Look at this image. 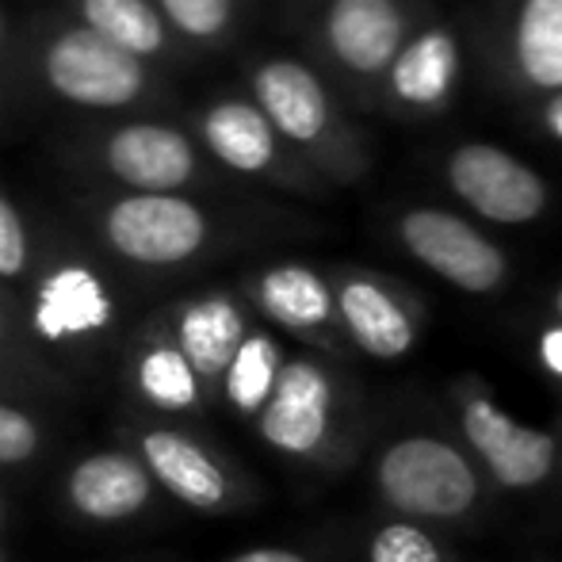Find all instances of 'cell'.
Wrapping results in <instances>:
<instances>
[{
    "label": "cell",
    "mask_w": 562,
    "mask_h": 562,
    "mask_svg": "<svg viewBox=\"0 0 562 562\" xmlns=\"http://www.w3.org/2000/svg\"><path fill=\"white\" fill-rule=\"evenodd\" d=\"M520 69L543 89H562V0H528L517 27Z\"/></svg>",
    "instance_id": "21"
},
{
    "label": "cell",
    "mask_w": 562,
    "mask_h": 562,
    "mask_svg": "<svg viewBox=\"0 0 562 562\" xmlns=\"http://www.w3.org/2000/svg\"><path fill=\"white\" fill-rule=\"evenodd\" d=\"M200 142L157 119H126L97 138V169L123 192L184 195L200 177Z\"/></svg>",
    "instance_id": "4"
},
{
    "label": "cell",
    "mask_w": 562,
    "mask_h": 562,
    "mask_svg": "<svg viewBox=\"0 0 562 562\" xmlns=\"http://www.w3.org/2000/svg\"><path fill=\"white\" fill-rule=\"evenodd\" d=\"M157 479L131 445L85 451L61 479V502L81 525L119 528L146 517L157 505Z\"/></svg>",
    "instance_id": "6"
},
{
    "label": "cell",
    "mask_w": 562,
    "mask_h": 562,
    "mask_svg": "<svg viewBox=\"0 0 562 562\" xmlns=\"http://www.w3.org/2000/svg\"><path fill=\"white\" fill-rule=\"evenodd\" d=\"M46 448V429L38 414L23 402L0 394V467H31Z\"/></svg>",
    "instance_id": "25"
},
{
    "label": "cell",
    "mask_w": 562,
    "mask_h": 562,
    "mask_svg": "<svg viewBox=\"0 0 562 562\" xmlns=\"http://www.w3.org/2000/svg\"><path fill=\"white\" fill-rule=\"evenodd\" d=\"M226 562H306V559L288 548H252V551H241V555H234Z\"/></svg>",
    "instance_id": "28"
},
{
    "label": "cell",
    "mask_w": 562,
    "mask_h": 562,
    "mask_svg": "<svg viewBox=\"0 0 562 562\" xmlns=\"http://www.w3.org/2000/svg\"><path fill=\"white\" fill-rule=\"evenodd\" d=\"M38 265L35 237H31L27 218L20 215L12 200L0 192V291L27 288Z\"/></svg>",
    "instance_id": "24"
},
{
    "label": "cell",
    "mask_w": 562,
    "mask_h": 562,
    "mask_svg": "<svg viewBox=\"0 0 562 562\" xmlns=\"http://www.w3.org/2000/svg\"><path fill=\"white\" fill-rule=\"evenodd\" d=\"M551 131L562 134V97L555 100V104H551Z\"/></svg>",
    "instance_id": "30"
},
{
    "label": "cell",
    "mask_w": 562,
    "mask_h": 562,
    "mask_svg": "<svg viewBox=\"0 0 562 562\" xmlns=\"http://www.w3.org/2000/svg\"><path fill=\"white\" fill-rule=\"evenodd\" d=\"M0 46H4V15H0Z\"/></svg>",
    "instance_id": "32"
},
{
    "label": "cell",
    "mask_w": 562,
    "mask_h": 562,
    "mask_svg": "<svg viewBox=\"0 0 562 562\" xmlns=\"http://www.w3.org/2000/svg\"><path fill=\"white\" fill-rule=\"evenodd\" d=\"M329 414H334V386L326 371L311 360H291L283 363L272 402L257 417L260 437L283 456H314L329 432Z\"/></svg>",
    "instance_id": "9"
},
{
    "label": "cell",
    "mask_w": 562,
    "mask_h": 562,
    "mask_svg": "<svg viewBox=\"0 0 562 562\" xmlns=\"http://www.w3.org/2000/svg\"><path fill=\"white\" fill-rule=\"evenodd\" d=\"M38 81L61 104L81 112H126L157 97V74L85 23H61L35 50Z\"/></svg>",
    "instance_id": "2"
},
{
    "label": "cell",
    "mask_w": 562,
    "mask_h": 562,
    "mask_svg": "<svg viewBox=\"0 0 562 562\" xmlns=\"http://www.w3.org/2000/svg\"><path fill=\"white\" fill-rule=\"evenodd\" d=\"M161 326L169 329V337L188 356V363L203 379L207 394L223 391L229 363H234V356L241 352L245 337H249L241 306L223 291H207V295L188 299L177 311L165 314Z\"/></svg>",
    "instance_id": "12"
},
{
    "label": "cell",
    "mask_w": 562,
    "mask_h": 562,
    "mask_svg": "<svg viewBox=\"0 0 562 562\" xmlns=\"http://www.w3.org/2000/svg\"><path fill=\"white\" fill-rule=\"evenodd\" d=\"M329 43L345 66L375 74L398 54L402 15L391 0H337L329 12Z\"/></svg>",
    "instance_id": "16"
},
{
    "label": "cell",
    "mask_w": 562,
    "mask_h": 562,
    "mask_svg": "<svg viewBox=\"0 0 562 562\" xmlns=\"http://www.w3.org/2000/svg\"><path fill=\"white\" fill-rule=\"evenodd\" d=\"M257 108L291 142H314L326 131L329 104L318 77L299 61H265L252 77Z\"/></svg>",
    "instance_id": "15"
},
{
    "label": "cell",
    "mask_w": 562,
    "mask_h": 562,
    "mask_svg": "<svg viewBox=\"0 0 562 562\" xmlns=\"http://www.w3.org/2000/svg\"><path fill=\"white\" fill-rule=\"evenodd\" d=\"M402 237L417 260L440 272L463 291H490L502 280V252L467 223L445 215V211H414L402 223Z\"/></svg>",
    "instance_id": "10"
},
{
    "label": "cell",
    "mask_w": 562,
    "mask_h": 562,
    "mask_svg": "<svg viewBox=\"0 0 562 562\" xmlns=\"http://www.w3.org/2000/svg\"><path fill=\"white\" fill-rule=\"evenodd\" d=\"M126 386L134 402L154 417H188L211 398L161 318L149 322L126 348Z\"/></svg>",
    "instance_id": "8"
},
{
    "label": "cell",
    "mask_w": 562,
    "mask_h": 562,
    "mask_svg": "<svg viewBox=\"0 0 562 562\" xmlns=\"http://www.w3.org/2000/svg\"><path fill=\"white\" fill-rule=\"evenodd\" d=\"M257 306L283 329H318L334 314L329 288L303 265H280L268 268L252 288Z\"/></svg>",
    "instance_id": "18"
},
{
    "label": "cell",
    "mask_w": 562,
    "mask_h": 562,
    "mask_svg": "<svg viewBox=\"0 0 562 562\" xmlns=\"http://www.w3.org/2000/svg\"><path fill=\"white\" fill-rule=\"evenodd\" d=\"M123 445H131L157 479V486L172 502L188 505L195 513H223L234 502V474L192 432L177 429L169 422H138L126 429Z\"/></svg>",
    "instance_id": "7"
},
{
    "label": "cell",
    "mask_w": 562,
    "mask_h": 562,
    "mask_svg": "<svg viewBox=\"0 0 562 562\" xmlns=\"http://www.w3.org/2000/svg\"><path fill=\"white\" fill-rule=\"evenodd\" d=\"M97 237L119 265L138 272H172L211 245V218L188 195L119 192L92 215Z\"/></svg>",
    "instance_id": "3"
},
{
    "label": "cell",
    "mask_w": 562,
    "mask_h": 562,
    "mask_svg": "<svg viewBox=\"0 0 562 562\" xmlns=\"http://www.w3.org/2000/svg\"><path fill=\"white\" fill-rule=\"evenodd\" d=\"M456 192L497 223H528L543 211V184L532 169L494 146H463L451 157Z\"/></svg>",
    "instance_id": "11"
},
{
    "label": "cell",
    "mask_w": 562,
    "mask_h": 562,
    "mask_svg": "<svg viewBox=\"0 0 562 562\" xmlns=\"http://www.w3.org/2000/svg\"><path fill=\"white\" fill-rule=\"evenodd\" d=\"M20 318L38 352L58 360H89L115 337L119 291L97 260L58 245L38 252Z\"/></svg>",
    "instance_id": "1"
},
{
    "label": "cell",
    "mask_w": 562,
    "mask_h": 562,
    "mask_svg": "<svg viewBox=\"0 0 562 562\" xmlns=\"http://www.w3.org/2000/svg\"><path fill=\"white\" fill-rule=\"evenodd\" d=\"M559 314H562V295H559Z\"/></svg>",
    "instance_id": "34"
},
{
    "label": "cell",
    "mask_w": 562,
    "mask_h": 562,
    "mask_svg": "<svg viewBox=\"0 0 562 562\" xmlns=\"http://www.w3.org/2000/svg\"><path fill=\"white\" fill-rule=\"evenodd\" d=\"M337 306L345 314V326L352 329V337L360 340V348H368L371 356H402L414 345V329L409 318L398 311L391 295L375 283H345V291L337 295Z\"/></svg>",
    "instance_id": "19"
},
{
    "label": "cell",
    "mask_w": 562,
    "mask_h": 562,
    "mask_svg": "<svg viewBox=\"0 0 562 562\" xmlns=\"http://www.w3.org/2000/svg\"><path fill=\"white\" fill-rule=\"evenodd\" d=\"M276 126L249 100H218L195 115V138L234 172H265L276 161Z\"/></svg>",
    "instance_id": "14"
},
{
    "label": "cell",
    "mask_w": 562,
    "mask_h": 562,
    "mask_svg": "<svg viewBox=\"0 0 562 562\" xmlns=\"http://www.w3.org/2000/svg\"><path fill=\"white\" fill-rule=\"evenodd\" d=\"M368 562H445L437 543L414 525H386L383 532L371 540Z\"/></svg>",
    "instance_id": "27"
},
{
    "label": "cell",
    "mask_w": 562,
    "mask_h": 562,
    "mask_svg": "<svg viewBox=\"0 0 562 562\" xmlns=\"http://www.w3.org/2000/svg\"><path fill=\"white\" fill-rule=\"evenodd\" d=\"M540 352H543V363H548L555 375H562V329H551V334H543Z\"/></svg>",
    "instance_id": "29"
},
{
    "label": "cell",
    "mask_w": 562,
    "mask_h": 562,
    "mask_svg": "<svg viewBox=\"0 0 562 562\" xmlns=\"http://www.w3.org/2000/svg\"><path fill=\"white\" fill-rule=\"evenodd\" d=\"M456 43L440 31L422 35L394 61V89L409 104H437L456 77Z\"/></svg>",
    "instance_id": "22"
},
{
    "label": "cell",
    "mask_w": 562,
    "mask_h": 562,
    "mask_svg": "<svg viewBox=\"0 0 562 562\" xmlns=\"http://www.w3.org/2000/svg\"><path fill=\"white\" fill-rule=\"evenodd\" d=\"M0 562H8V555H4V548H0Z\"/></svg>",
    "instance_id": "33"
},
{
    "label": "cell",
    "mask_w": 562,
    "mask_h": 562,
    "mask_svg": "<svg viewBox=\"0 0 562 562\" xmlns=\"http://www.w3.org/2000/svg\"><path fill=\"white\" fill-rule=\"evenodd\" d=\"M463 432L502 486H536L548 479L551 463H555V440L548 432L525 429L486 398H474L463 406Z\"/></svg>",
    "instance_id": "13"
},
{
    "label": "cell",
    "mask_w": 562,
    "mask_h": 562,
    "mask_svg": "<svg viewBox=\"0 0 562 562\" xmlns=\"http://www.w3.org/2000/svg\"><path fill=\"white\" fill-rule=\"evenodd\" d=\"M27 386H54V371L43 363V352L31 345L23 318L0 291V394Z\"/></svg>",
    "instance_id": "23"
},
{
    "label": "cell",
    "mask_w": 562,
    "mask_h": 562,
    "mask_svg": "<svg viewBox=\"0 0 562 562\" xmlns=\"http://www.w3.org/2000/svg\"><path fill=\"white\" fill-rule=\"evenodd\" d=\"M69 8H74L77 23L112 38L115 46L131 50L149 66L169 58L177 46V31L169 27L154 0H69Z\"/></svg>",
    "instance_id": "17"
},
{
    "label": "cell",
    "mask_w": 562,
    "mask_h": 562,
    "mask_svg": "<svg viewBox=\"0 0 562 562\" xmlns=\"http://www.w3.org/2000/svg\"><path fill=\"white\" fill-rule=\"evenodd\" d=\"M280 371H283V363H280L276 340L268 334H249L223 379V398L237 409V414L260 417L268 402H272L276 383H280Z\"/></svg>",
    "instance_id": "20"
},
{
    "label": "cell",
    "mask_w": 562,
    "mask_h": 562,
    "mask_svg": "<svg viewBox=\"0 0 562 562\" xmlns=\"http://www.w3.org/2000/svg\"><path fill=\"white\" fill-rule=\"evenodd\" d=\"M379 490L414 517H459L471 509L479 482L456 448L432 437H409L379 459Z\"/></svg>",
    "instance_id": "5"
},
{
    "label": "cell",
    "mask_w": 562,
    "mask_h": 562,
    "mask_svg": "<svg viewBox=\"0 0 562 562\" xmlns=\"http://www.w3.org/2000/svg\"><path fill=\"white\" fill-rule=\"evenodd\" d=\"M177 38L188 43H215L234 20V0H154Z\"/></svg>",
    "instance_id": "26"
},
{
    "label": "cell",
    "mask_w": 562,
    "mask_h": 562,
    "mask_svg": "<svg viewBox=\"0 0 562 562\" xmlns=\"http://www.w3.org/2000/svg\"><path fill=\"white\" fill-rule=\"evenodd\" d=\"M4 517H8V509H4V494H0V525H4Z\"/></svg>",
    "instance_id": "31"
}]
</instances>
